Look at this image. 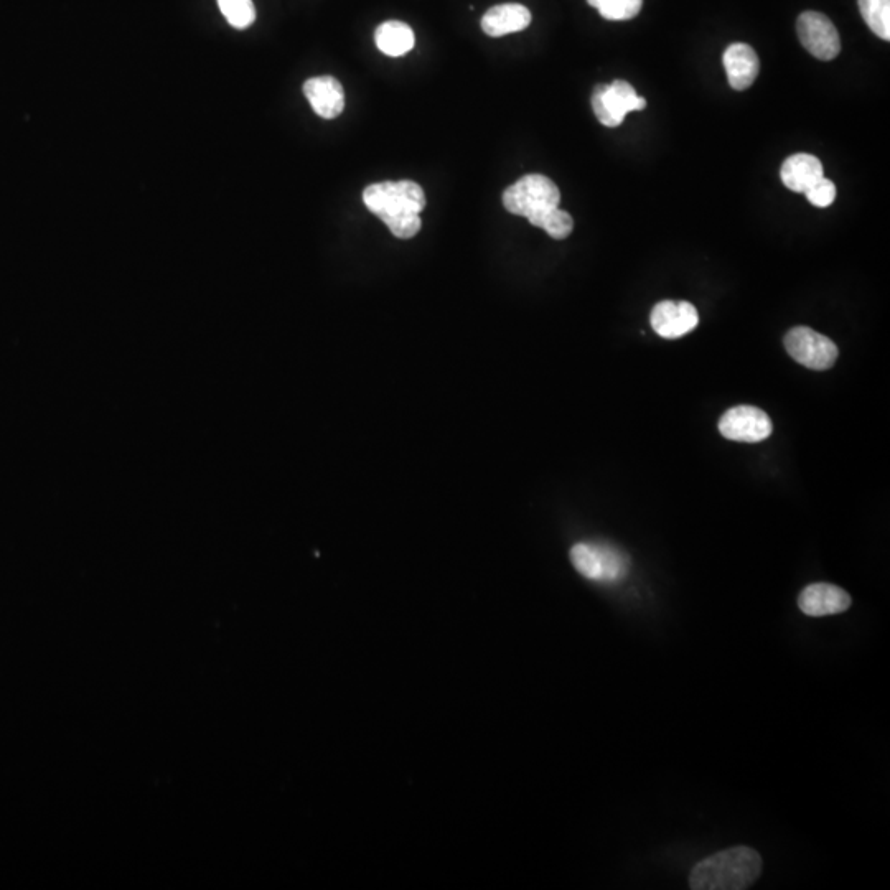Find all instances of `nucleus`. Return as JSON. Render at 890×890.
<instances>
[{
  "mask_svg": "<svg viewBox=\"0 0 890 890\" xmlns=\"http://www.w3.org/2000/svg\"><path fill=\"white\" fill-rule=\"evenodd\" d=\"M363 202L396 238H414L421 230L419 213L426 207V193L416 182L373 183L365 188Z\"/></svg>",
  "mask_w": 890,
  "mask_h": 890,
  "instance_id": "nucleus-1",
  "label": "nucleus"
},
{
  "mask_svg": "<svg viewBox=\"0 0 890 890\" xmlns=\"http://www.w3.org/2000/svg\"><path fill=\"white\" fill-rule=\"evenodd\" d=\"M762 866V858L755 849L736 846L698 862L689 876V887L693 890L749 889L759 879Z\"/></svg>",
  "mask_w": 890,
  "mask_h": 890,
  "instance_id": "nucleus-2",
  "label": "nucleus"
},
{
  "mask_svg": "<svg viewBox=\"0 0 890 890\" xmlns=\"http://www.w3.org/2000/svg\"><path fill=\"white\" fill-rule=\"evenodd\" d=\"M561 193L556 183L544 175H525L503 193V205L513 215L533 218L543 211L558 208Z\"/></svg>",
  "mask_w": 890,
  "mask_h": 890,
  "instance_id": "nucleus-3",
  "label": "nucleus"
},
{
  "mask_svg": "<svg viewBox=\"0 0 890 890\" xmlns=\"http://www.w3.org/2000/svg\"><path fill=\"white\" fill-rule=\"evenodd\" d=\"M571 561L576 571L589 581L617 582L628 571V559L619 549L605 544H576L571 549Z\"/></svg>",
  "mask_w": 890,
  "mask_h": 890,
  "instance_id": "nucleus-4",
  "label": "nucleus"
},
{
  "mask_svg": "<svg viewBox=\"0 0 890 890\" xmlns=\"http://www.w3.org/2000/svg\"><path fill=\"white\" fill-rule=\"evenodd\" d=\"M647 108V99L638 96L630 83L615 80L610 85L595 86L592 93V109L595 118L604 126L617 127L628 113Z\"/></svg>",
  "mask_w": 890,
  "mask_h": 890,
  "instance_id": "nucleus-5",
  "label": "nucleus"
},
{
  "mask_svg": "<svg viewBox=\"0 0 890 890\" xmlns=\"http://www.w3.org/2000/svg\"><path fill=\"white\" fill-rule=\"evenodd\" d=\"M785 348L793 360L810 370H830L838 358V347L833 340L810 327L792 328L785 335Z\"/></svg>",
  "mask_w": 890,
  "mask_h": 890,
  "instance_id": "nucleus-6",
  "label": "nucleus"
},
{
  "mask_svg": "<svg viewBox=\"0 0 890 890\" xmlns=\"http://www.w3.org/2000/svg\"><path fill=\"white\" fill-rule=\"evenodd\" d=\"M798 38L806 52L818 60L831 61L841 53V38L826 15L805 12L798 17Z\"/></svg>",
  "mask_w": 890,
  "mask_h": 890,
  "instance_id": "nucleus-7",
  "label": "nucleus"
},
{
  "mask_svg": "<svg viewBox=\"0 0 890 890\" xmlns=\"http://www.w3.org/2000/svg\"><path fill=\"white\" fill-rule=\"evenodd\" d=\"M773 431L770 417L755 406H736L722 414L719 432L734 442L757 444L769 439Z\"/></svg>",
  "mask_w": 890,
  "mask_h": 890,
  "instance_id": "nucleus-8",
  "label": "nucleus"
},
{
  "mask_svg": "<svg viewBox=\"0 0 890 890\" xmlns=\"http://www.w3.org/2000/svg\"><path fill=\"white\" fill-rule=\"evenodd\" d=\"M650 324L661 338L676 340L698 327L699 314L693 304L684 300L683 302L663 300L653 307Z\"/></svg>",
  "mask_w": 890,
  "mask_h": 890,
  "instance_id": "nucleus-9",
  "label": "nucleus"
},
{
  "mask_svg": "<svg viewBox=\"0 0 890 890\" xmlns=\"http://www.w3.org/2000/svg\"><path fill=\"white\" fill-rule=\"evenodd\" d=\"M798 607L808 617H826L846 612L851 607V597L841 587L818 582L801 591Z\"/></svg>",
  "mask_w": 890,
  "mask_h": 890,
  "instance_id": "nucleus-10",
  "label": "nucleus"
},
{
  "mask_svg": "<svg viewBox=\"0 0 890 890\" xmlns=\"http://www.w3.org/2000/svg\"><path fill=\"white\" fill-rule=\"evenodd\" d=\"M304 94L320 118L335 119L343 113L345 93L342 83L333 76H317L305 81Z\"/></svg>",
  "mask_w": 890,
  "mask_h": 890,
  "instance_id": "nucleus-11",
  "label": "nucleus"
},
{
  "mask_svg": "<svg viewBox=\"0 0 890 890\" xmlns=\"http://www.w3.org/2000/svg\"><path fill=\"white\" fill-rule=\"evenodd\" d=\"M722 63L726 68L729 85L736 91L749 89L759 76V55L754 48L745 43H732L731 47H727Z\"/></svg>",
  "mask_w": 890,
  "mask_h": 890,
  "instance_id": "nucleus-12",
  "label": "nucleus"
},
{
  "mask_svg": "<svg viewBox=\"0 0 890 890\" xmlns=\"http://www.w3.org/2000/svg\"><path fill=\"white\" fill-rule=\"evenodd\" d=\"M531 24V12L521 4L495 5L483 15L482 30L488 37L498 38L521 32Z\"/></svg>",
  "mask_w": 890,
  "mask_h": 890,
  "instance_id": "nucleus-13",
  "label": "nucleus"
},
{
  "mask_svg": "<svg viewBox=\"0 0 890 890\" xmlns=\"http://www.w3.org/2000/svg\"><path fill=\"white\" fill-rule=\"evenodd\" d=\"M782 182L788 190L805 193L821 177H825L820 159L811 154H795L783 162L780 170Z\"/></svg>",
  "mask_w": 890,
  "mask_h": 890,
  "instance_id": "nucleus-14",
  "label": "nucleus"
},
{
  "mask_svg": "<svg viewBox=\"0 0 890 890\" xmlns=\"http://www.w3.org/2000/svg\"><path fill=\"white\" fill-rule=\"evenodd\" d=\"M375 42L380 52L396 58L403 57L413 50L416 37L408 24L399 20H388L376 29Z\"/></svg>",
  "mask_w": 890,
  "mask_h": 890,
  "instance_id": "nucleus-15",
  "label": "nucleus"
},
{
  "mask_svg": "<svg viewBox=\"0 0 890 890\" xmlns=\"http://www.w3.org/2000/svg\"><path fill=\"white\" fill-rule=\"evenodd\" d=\"M859 10L867 27L877 37L890 40V0H859Z\"/></svg>",
  "mask_w": 890,
  "mask_h": 890,
  "instance_id": "nucleus-16",
  "label": "nucleus"
},
{
  "mask_svg": "<svg viewBox=\"0 0 890 890\" xmlns=\"http://www.w3.org/2000/svg\"><path fill=\"white\" fill-rule=\"evenodd\" d=\"M531 225L543 228L551 238L566 239L574 230V220L567 211L561 208H551V210L543 211L539 215L530 218Z\"/></svg>",
  "mask_w": 890,
  "mask_h": 890,
  "instance_id": "nucleus-17",
  "label": "nucleus"
},
{
  "mask_svg": "<svg viewBox=\"0 0 890 890\" xmlns=\"http://www.w3.org/2000/svg\"><path fill=\"white\" fill-rule=\"evenodd\" d=\"M218 5L228 24L235 29H248L256 20L253 0H218Z\"/></svg>",
  "mask_w": 890,
  "mask_h": 890,
  "instance_id": "nucleus-18",
  "label": "nucleus"
},
{
  "mask_svg": "<svg viewBox=\"0 0 890 890\" xmlns=\"http://www.w3.org/2000/svg\"><path fill=\"white\" fill-rule=\"evenodd\" d=\"M607 20H630L642 10L643 0H587Z\"/></svg>",
  "mask_w": 890,
  "mask_h": 890,
  "instance_id": "nucleus-19",
  "label": "nucleus"
},
{
  "mask_svg": "<svg viewBox=\"0 0 890 890\" xmlns=\"http://www.w3.org/2000/svg\"><path fill=\"white\" fill-rule=\"evenodd\" d=\"M808 202L816 208H828L836 198V185L830 178L821 177L813 187L805 192Z\"/></svg>",
  "mask_w": 890,
  "mask_h": 890,
  "instance_id": "nucleus-20",
  "label": "nucleus"
}]
</instances>
